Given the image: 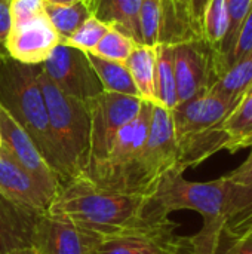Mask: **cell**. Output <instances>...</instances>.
I'll return each instance as SVG.
<instances>
[{
  "label": "cell",
  "mask_w": 252,
  "mask_h": 254,
  "mask_svg": "<svg viewBox=\"0 0 252 254\" xmlns=\"http://www.w3.org/2000/svg\"><path fill=\"white\" fill-rule=\"evenodd\" d=\"M3 54H7V52H6V48L3 45H0V55H3Z\"/></svg>",
  "instance_id": "cell-38"
},
{
  "label": "cell",
  "mask_w": 252,
  "mask_h": 254,
  "mask_svg": "<svg viewBox=\"0 0 252 254\" xmlns=\"http://www.w3.org/2000/svg\"><path fill=\"white\" fill-rule=\"evenodd\" d=\"M247 94H252V86L248 89V92H247ZM247 94H245V95H247Z\"/></svg>",
  "instance_id": "cell-40"
},
{
  "label": "cell",
  "mask_w": 252,
  "mask_h": 254,
  "mask_svg": "<svg viewBox=\"0 0 252 254\" xmlns=\"http://www.w3.org/2000/svg\"><path fill=\"white\" fill-rule=\"evenodd\" d=\"M229 31L226 0H205L201 12V37L212 49L220 51Z\"/></svg>",
  "instance_id": "cell-23"
},
{
  "label": "cell",
  "mask_w": 252,
  "mask_h": 254,
  "mask_svg": "<svg viewBox=\"0 0 252 254\" xmlns=\"http://www.w3.org/2000/svg\"><path fill=\"white\" fill-rule=\"evenodd\" d=\"M230 183L226 177L198 183L184 179L183 171L171 170L159 182L149 202V211L169 217L172 211L192 210L202 216L203 226L193 237H184L183 246L190 254H218L224 231L226 204Z\"/></svg>",
  "instance_id": "cell-2"
},
{
  "label": "cell",
  "mask_w": 252,
  "mask_h": 254,
  "mask_svg": "<svg viewBox=\"0 0 252 254\" xmlns=\"http://www.w3.org/2000/svg\"><path fill=\"white\" fill-rule=\"evenodd\" d=\"M224 131L227 134L226 149L230 153H236L241 149L252 144V94L244 95L235 110L224 122Z\"/></svg>",
  "instance_id": "cell-22"
},
{
  "label": "cell",
  "mask_w": 252,
  "mask_h": 254,
  "mask_svg": "<svg viewBox=\"0 0 252 254\" xmlns=\"http://www.w3.org/2000/svg\"><path fill=\"white\" fill-rule=\"evenodd\" d=\"M174 73L178 104L206 92L214 80L209 46L202 39L175 43Z\"/></svg>",
  "instance_id": "cell-11"
},
{
  "label": "cell",
  "mask_w": 252,
  "mask_h": 254,
  "mask_svg": "<svg viewBox=\"0 0 252 254\" xmlns=\"http://www.w3.org/2000/svg\"><path fill=\"white\" fill-rule=\"evenodd\" d=\"M40 65L49 79L67 95L86 101L104 92L86 52L77 48L58 43Z\"/></svg>",
  "instance_id": "cell-9"
},
{
  "label": "cell",
  "mask_w": 252,
  "mask_h": 254,
  "mask_svg": "<svg viewBox=\"0 0 252 254\" xmlns=\"http://www.w3.org/2000/svg\"><path fill=\"white\" fill-rule=\"evenodd\" d=\"M0 195L40 214L48 213L52 201L37 180L16 162L4 146H0Z\"/></svg>",
  "instance_id": "cell-15"
},
{
  "label": "cell",
  "mask_w": 252,
  "mask_h": 254,
  "mask_svg": "<svg viewBox=\"0 0 252 254\" xmlns=\"http://www.w3.org/2000/svg\"><path fill=\"white\" fill-rule=\"evenodd\" d=\"M58 43H61L59 34L46 13H42L25 22L10 25L4 48L15 61L27 65H40Z\"/></svg>",
  "instance_id": "cell-13"
},
{
  "label": "cell",
  "mask_w": 252,
  "mask_h": 254,
  "mask_svg": "<svg viewBox=\"0 0 252 254\" xmlns=\"http://www.w3.org/2000/svg\"><path fill=\"white\" fill-rule=\"evenodd\" d=\"M135 46L137 43L129 36L119 31L114 27H110V30L102 36V39L98 42L92 54L105 60L125 63Z\"/></svg>",
  "instance_id": "cell-26"
},
{
  "label": "cell",
  "mask_w": 252,
  "mask_h": 254,
  "mask_svg": "<svg viewBox=\"0 0 252 254\" xmlns=\"http://www.w3.org/2000/svg\"><path fill=\"white\" fill-rule=\"evenodd\" d=\"M156 46L137 45L128 57V60L125 61L138 89L140 98L151 103H156Z\"/></svg>",
  "instance_id": "cell-18"
},
{
  "label": "cell",
  "mask_w": 252,
  "mask_h": 254,
  "mask_svg": "<svg viewBox=\"0 0 252 254\" xmlns=\"http://www.w3.org/2000/svg\"><path fill=\"white\" fill-rule=\"evenodd\" d=\"M49 4H73L79 0H45Z\"/></svg>",
  "instance_id": "cell-36"
},
{
  "label": "cell",
  "mask_w": 252,
  "mask_h": 254,
  "mask_svg": "<svg viewBox=\"0 0 252 254\" xmlns=\"http://www.w3.org/2000/svg\"><path fill=\"white\" fill-rule=\"evenodd\" d=\"M178 225L169 219L131 234L104 238L97 254H177L183 237L175 234Z\"/></svg>",
  "instance_id": "cell-14"
},
{
  "label": "cell",
  "mask_w": 252,
  "mask_h": 254,
  "mask_svg": "<svg viewBox=\"0 0 252 254\" xmlns=\"http://www.w3.org/2000/svg\"><path fill=\"white\" fill-rule=\"evenodd\" d=\"M218 254H252V238H239L232 241V246Z\"/></svg>",
  "instance_id": "cell-33"
},
{
  "label": "cell",
  "mask_w": 252,
  "mask_h": 254,
  "mask_svg": "<svg viewBox=\"0 0 252 254\" xmlns=\"http://www.w3.org/2000/svg\"><path fill=\"white\" fill-rule=\"evenodd\" d=\"M250 156L245 159L244 164H241L236 170L230 171L227 176H224L227 179V182L233 186H247L252 183V144Z\"/></svg>",
  "instance_id": "cell-31"
},
{
  "label": "cell",
  "mask_w": 252,
  "mask_h": 254,
  "mask_svg": "<svg viewBox=\"0 0 252 254\" xmlns=\"http://www.w3.org/2000/svg\"><path fill=\"white\" fill-rule=\"evenodd\" d=\"M110 30V25L100 21L94 15H91L71 36L64 39L61 43L77 48L83 52H92L102 36Z\"/></svg>",
  "instance_id": "cell-28"
},
{
  "label": "cell",
  "mask_w": 252,
  "mask_h": 254,
  "mask_svg": "<svg viewBox=\"0 0 252 254\" xmlns=\"http://www.w3.org/2000/svg\"><path fill=\"white\" fill-rule=\"evenodd\" d=\"M203 1H205V0H203Z\"/></svg>",
  "instance_id": "cell-42"
},
{
  "label": "cell",
  "mask_w": 252,
  "mask_h": 254,
  "mask_svg": "<svg viewBox=\"0 0 252 254\" xmlns=\"http://www.w3.org/2000/svg\"><path fill=\"white\" fill-rule=\"evenodd\" d=\"M160 25H162V0H143L138 15L141 45H147V46L159 45Z\"/></svg>",
  "instance_id": "cell-27"
},
{
  "label": "cell",
  "mask_w": 252,
  "mask_h": 254,
  "mask_svg": "<svg viewBox=\"0 0 252 254\" xmlns=\"http://www.w3.org/2000/svg\"><path fill=\"white\" fill-rule=\"evenodd\" d=\"M42 214L0 195V254L31 247L34 228Z\"/></svg>",
  "instance_id": "cell-16"
},
{
  "label": "cell",
  "mask_w": 252,
  "mask_h": 254,
  "mask_svg": "<svg viewBox=\"0 0 252 254\" xmlns=\"http://www.w3.org/2000/svg\"><path fill=\"white\" fill-rule=\"evenodd\" d=\"M94 70L97 71L104 91L117 92L131 97H140L134 79L125 63H117L111 60L101 58L92 52H86Z\"/></svg>",
  "instance_id": "cell-21"
},
{
  "label": "cell",
  "mask_w": 252,
  "mask_h": 254,
  "mask_svg": "<svg viewBox=\"0 0 252 254\" xmlns=\"http://www.w3.org/2000/svg\"><path fill=\"white\" fill-rule=\"evenodd\" d=\"M241 100L206 91L171 110L178 147L177 170L184 173L226 149L224 122Z\"/></svg>",
  "instance_id": "cell-3"
},
{
  "label": "cell",
  "mask_w": 252,
  "mask_h": 254,
  "mask_svg": "<svg viewBox=\"0 0 252 254\" xmlns=\"http://www.w3.org/2000/svg\"><path fill=\"white\" fill-rule=\"evenodd\" d=\"M45 0H10L9 10L12 25L25 22L45 13Z\"/></svg>",
  "instance_id": "cell-30"
},
{
  "label": "cell",
  "mask_w": 252,
  "mask_h": 254,
  "mask_svg": "<svg viewBox=\"0 0 252 254\" xmlns=\"http://www.w3.org/2000/svg\"><path fill=\"white\" fill-rule=\"evenodd\" d=\"M183 240H184V237H183ZM177 254H190V253H189V252H187V250L184 249V246L181 244V247H180V250H178V253H177Z\"/></svg>",
  "instance_id": "cell-37"
},
{
  "label": "cell",
  "mask_w": 252,
  "mask_h": 254,
  "mask_svg": "<svg viewBox=\"0 0 252 254\" xmlns=\"http://www.w3.org/2000/svg\"><path fill=\"white\" fill-rule=\"evenodd\" d=\"M252 222V183L247 186L230 185L223 235L232 237Z\"/></svg>",
  "instance_id": "cell-24"
},
{
  "label": "cell",
  "mask_w": 252,
  "mask_h": 254,
  "mask_svg": "<svg viewBox=\"0 0 252 254\" xmlns=\"http://www.w3.org/2000/svg\"><path fill=\"white\" fill-rule=\"evenodd\" d=\"M39 70L40 65H27L7 54L0 55V106L24 128L46 162L59 176L46 103L37 82Z\"/></svg>",
  "instance_id": "cell-5"
},
{
  "label": "cell",
  "mask_w": 252,
  "mask_h": 254,
  "mask_svg": "<svg viewBox=\"0 0 252 254\" xmlns=\"http://www.w3.org/2000/svg\"><path fill=\"white\" fill-rule=\"evenodd\" d=\"M252 52V6L245 18V21L242 22V27L238 33V37H236V42L233 45V49L226 61V65L223 67V70L226 67H229L230 64L242 60L244 57H247L248 54Z\"/></svg>",
  "instance_id": "cell-29"
},
{
  "label": "cell",
  "mask_w": 252,
  "mask_h": 254,
  "mask_svg": "<svg viewBox=\"0 0 252 254\" xmlns=\"http://www.w3.org/2000/svg\"><path fill=\"white\" fill-rule=\"evenodd\" d=\"M83 1H85V3H86V4H88V6H89V3H91V1H92V0H83Z\"/></svg>",
  "instance_id": "cell-39"
},
{
  "label": "cell",
  "mask_w": 252,
  "mask_h": 254,
  "mask_svg": "<svg viewBox=\"0 0 252 254\" xmlns=\"http://www.w3.org/2000/svg\"><path fill=\"white\" fill-rule=\"evenodd\" d=\"M239 238H252V222L250 223V225H247L244 229L238 231L236 234H233V235L230 237V240H232V241L239 240Z\"/></svg>",
  "instance_id": "cell-34"
},
{
  "label": "cell",
  "mask_w": 252,
  "mask_h": 254,
  "mask_svg": "<svg viewBox=\"0 0 252 254\" xmlns=\"http://www.w3.org/2000/svg\"><path fill=\"white\" fill-rule=\"evenodd\" d=\"M9 3H10V0H0V45H3V46H4L6 37H7L10 25H12Z\"/></svg>",
  "instance_id": "cell-32"
},
{
  "label": "cell",
  "mask_w": 252,
  "mask_h": 254,
  "mask_svg": "<svg viewBox=\"0 0 252 254\" xmlns=\"http://www.w3.org/2000/svg\"><path fill=\"white\" fill-rule=\"evenodd\" d=\"M45 13L52 27L61 37V42L71 36L92 13L89 6L79 0L73 4H45Z\"/></svg>",
  "instance_id": "cell-25"
},
{
  "label": "cell",
  "mask_w": 252,
  "mask_h": 254,
  "mask_svg": "<svg viewBox=\"0 0 252 254\" xmlns=\"http://www.w3.org/2000/svg\"><path fill=\"white\" fill-rule=\"evenodd\" d=\"M0 137L1 146L16 159V162L25 168L42 186V189L53 199L61 188L59 176L50 168L43 155L39 152L30 135L24 128L0 106Z\"/></svg>",
  "instance_id": "cell-12"
},
{
  "label": "cell",
  "mask_w": 252,
  "mask_h": 254,
  "mask_svg": "<svg viewBox=\"0 0 252 254\" xmlns=\"http://www.w3.org/2000/svg\"><path fill=\"white\" fill-rule=\"evenodd\" d=\"M157 60H156V103L168 110L178 106L177 83L174 73V45L159 43L156 45Z\"/></svg>",
  "instance_id": "cell-20"
},
{
  "label": "cell",
  "mask_w": 252,
  "mask_h": 254,
  "mask_svg": "<svg viewBox=\"0 0 252 254\" xmlns=\"http://www.w3.org/2000/svg\"><path fill=\"white\" fill-rule=\"evenodd\" d=\"M102 240L92 231L46 213L37 220L31 247L39 254H97Z\"/></svg>",
  "instance_id": "cell-10"
},
{
  "label": "cell",
  "mask_w": 252,
  "mask_h": 254,
  "mask_svg": "<svg viewBox=\"0 0 252 254\" xmlns=\"http://www.w3.org/2000/svg\"><path fill=\"white\" fill-rule=\"evenodd\" d=\"M150 198L102 188L85 174L61 183L48 214L64 219L102 238L138 232L169 217L149 211Z\"/></svg>",
  "instance_id": "cell-1"
},
{
  "label": "cell",
  "mask_w": 252,
  "mask_h": 254,
  "mask_svg": "<svg viewBox=\"0 0 252 254\" xmlns=\"http://www.w3.org/2000/svg\"><path fill=\"white\" fill-rule=\"evenodd\" d=\"M86 104L91 115V150L85 176L91 177L105 161L119 129L138 115L143 98L104 91L86 100Z\"/></svg>",
  "instance_id": "cell-8"
},
{
  "label": "cell",
  "mask_w": 252,
  "mask_h": 254,
  "mask_svg": "<svg viewBox=\"0 0 252 254\" xmlns=\"http://www.w3.org/2000/svg\"><path fill=\"white\" fill-rule=\"evenodd\" d=\"M6 254H39V253H37V250H36V249H33V247H27V249L13 250V252H10V253H6Z\"/></svg>",
  "instance_id": "cell-35"
},
{
  "label": "cell",
  "mask_w": 252,
  "mask_h": 254,
  "mask_svg": "<svg viewBox=\"0 0 252 254\" xmlns=\"http://www.w3.org/2000/svg\"><path fill=\"white\" fill-rule=\"evenodd\" d=\"M252 86V52L244 57L242 60L230 64L224 70H221L212 85L209 86V92L230 97V98H244Z\"/></svg>",
  "instance_id": "cell-19"
},
{
  "label": "cell",
  "mask_w": 252,
  "mask_h": 254,
  "mask_svg": "<svg viewBox=\"0 0 252 254\" xmlns=\"http://www.w3.org/2000/svg\"><path fill=\"white\" fill-rule=\"evenodd\" d=\"M0 146H1V137H0Z\"/></svg>",
  "instance_id": "cell-41"
},
{
  "label": "cell",
  "mask_w": 252,
  "mask_h": 254,
  "mask_svg": "<svg viewBox=\"0 0 252 254\" xmlns=\"http://www.w3.org/2000/svg\"><path fill=\"white\" fill-rule=\"evenodd\" d=\"M37 82L43 92L61 182L85 174L91 150V115L86 101L62 92L42 70Z\"/></svg>",
  "instance_id": "cell-4"
},
{
  "label": "cell",
  "mask_w": 252,
  "mask_h": 254,
  "mask_svg": "<svg viewBox=\"0 0 252 254\" xmlns=\"http://www.w3.org/2000/svg\"><path fill=\"white\" fill-rule=\"evenodd\" d=\"M141 4L143 0H92L89 9L95 18L125 33L137 45H141L138 27Z\"/></svg>",
  "instance_id": "cell-17"
},
{
  "label": "cell",
  "mask_w": 252,
  "mask_h": 254,
  "mask_svg": "<svg viewBox=\"0 0 252 254\" xmlns=\"http://www.w3.org/2000/svg\"><path fill=\"white\" fill-rule=\"evenodd\" d=\"M153 104L143 100L138 115L119 129L105 161L88 179L102 188L129 193L132 176L149 135Z\"/></svg>",
  "instance_id": "cell-7"
},
{
  "label": "cell",
  "mask_w": 252,
  "mask_h": 254,
  "mask_svg": "<svg viewBox=\"0 0 252 254\" xmlns=\"http://www.w3.org/2000/svg\"><path fill=\"white\" fill-rule=\"evenodd\" d=\"M178 164V147L171 110L153 104L150 129L138 158L129 193L151 198L160 179Z\"/></svg>",
  "instance_id": "cell-6"
}]
</instances>
